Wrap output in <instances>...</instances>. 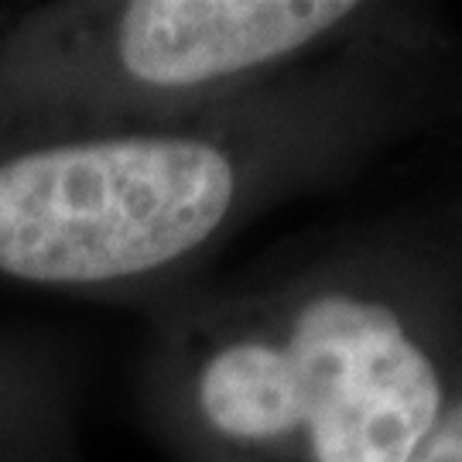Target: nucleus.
<instances>
[{"label": "nucleus", "mask_w": 462, "mask_h": 462, "mask_svg": "<svg viewBox=\"0 0 462 462\" xmlns=\"http://www.w3.org/2000/svg\"><path fill=\"white\" fill-rule=\"evenodd\" d=\"M144 315L134 394L175 462H408L462 380V247L394 213Z\"/></svg>", "instance_id": "1"}, {"label": "nucleus", "mask_w": 462, "mask_h": 462, "mask_svg": "<svg viewBox=\"0 0 462 462\" xmlns=\"http://www.w3.org/2000/svg\"><path fill=\"white\" fill-rule=\"evenodd\" d=\"M435 14L377 0L42 4L0 32V127L196 114Z\"/></svg>", "instance_id": "2"}, {"label": "nucleus", "mask_w": 462, "mask_h": 462, "mask_svg": "<svg viewBox=\"0 0 462 462\" xmlns=\"http://www.w3.org/2000/svg\"><path fill=\"white\" fill-rule=\"evenodd\" d=\"M408 462H462V380L429 439L418 446Z\"/></svg>", "instance_id": "3"}]
</instances>
